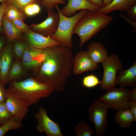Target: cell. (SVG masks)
I'll return each instance as SVG.
<instances>
[{
  "label": "cell",
  "mask_w": 136,
  "mask_h": 136,
  "mask_svg": "<svg viewBox=\"0 0 136 136\" xmlns=\"http://www.w3.org/2000/svg\"><path fill=\"white\" fill-rule=\"evenodd\" d=\"M4 42L3 40L1 38H0V54L2 50L4 48Z\"/></svg>",
  "instance_id": "ab89813d"
},
{
  "label": "cell",
  "mask_w": 136,
  "mask_h": 136,
  "mask_svg": "<svg viewBox=\"0 0 136 136\" xmlns=\"http://www.w3.org/2000/svg\"><path fill=\"white\" fill-rule=\"evenodd\" d=\"M59 21L58 13L53 10L49 11L47 17L38 24H33L30 26L33 31L46 37H50L55 32Z\"/></svg>",
  "instance_id": "8fae6325"
},
{
  "label": "cell",
  "mask_w": 136,
  "mask_h": 136,
  "mask_svg": "<svg viewBox=\"0 0 136 136\" xmlns=\"http://www.w3.org/2000/svg\"><path fill=\"white\" fill-rule=\"evenodd\" d=\"M38 0H10V2L14 4L22 11L24 7L30 3L36 2Z\"/></svg>",
  "instance_id": "4dcf8cb0"
},
{
  "label": "cell",
  "mask_w": 136,
  "mask_h": 136,
  "mask_svg": "<svg viewBox=\"0 0 136 136\" xmlns=\"http://www.w3.org/2000/svg\"><path fill=\"white\" fill-rule=\"evenodd\" d=\"M130 90L125 88L114 87L107 90L99 99L109 108L119 111L129 109Z\"/></svg>",
  "instance_id": "5b68a950"
},
{
  "label": "cell",
  "mask_w": 136,
  "mask_h": 136,
  "mask_svg": "<svg viewBox=\"0 0 136 136\" xmlns=\"http://www.w3.org/2000/svg\"><path fill=\"white\" fill-rule=\"evenodd\" d=\"M8 89L17 95L29 107L48 97L54 91L50 85L35 77L13 81Z\"/></svg>",
  "instance_id": "7a4b0ae2"
},
{
  "label": "cell",
  "mask_w": 136,
  "mask_h": 136,
  "mask_svg": "<svg viewBox=\"0 0 136 136\" xmlns=\"http://www.w3.org/2000/svg\"><path fill=\"white\" fill-rule=\"evenodd\" d=\"M42 4L46 9L49 11L53 10L54 6L58 4H64L65 0H42Z\"/></svg>",
  "instance_id": "f1b7e54d"
},
{
  "label": "cell",
  "mask_w": 136,
  "mask_h": 136,
  "mask_svg": "<svg viewBox=\"0 0 136 136\" xmlns=\"http://www.w3.org/2000/svg\"><path fill=\"white\" fill-rule=\"evenodd\" d=\"M37 121L36 128L41 133H45L47 136H63L60 125L48 116L46 110L40 107L35 114Z\"/></svg>",
  "instance_id": "ba28073f"
},
{
  "label": "cell",
  "mask_w": 136,
  "mask_h": 136,
  "mask_svg": "<svg viewBox=\"0 0 136 136\" xmlns=\"http://www.w3.org/2000/svg\"><path fill=\"white\" fill-rule=\"evenodd\" d=\"M28 46L26 43L22 42L15 43L13 46V51L14 55L17 60L21 59L26 48Z\"/></svg>",
  "instance_id": "4316f807"
},
{
  "label": "cell",
  "mask_w": 136,
  "mask_h": 136,
  "mask_svg": "<svg viewBox=\"0 0 136 136\" xmlns=\"http://www.w3.org/2000/svg\"><path fill=\"white\" fill-rule=\"evenodd\" d=\"M100 8L87 0H69L66 5L60 11L64 16L70 17L78 11L87 10L96 12Z\"/></svg>",
  "instance_id": "9a60e30c"
},
{
  "label": "cell",
  "mask_w": 136,
  "mask_h": 136,
  "mask_svg": "<svg viewBox=\"0 0 136 136\" xmlns=\"http://www.w3.org/2000/svg\"><path fill=\"white\" fill-rule=\"evenodd\" d=\"M130 101H136V87L130 90Z\"/></svg>",
  "instance_id": "74e56055"
},
{
  "label": "cell",
  "mask_w": 136,
  "mask_h": 136,
  "mask_svg": "<svg viewBox=\"0 0 136 136\" xmlns=\"http://www.w3.org/2000/svg\"><path fill=\"white\" fill-rule=\"evenodd\" d=\"M59 16V21L57 29L51 37L61 45L71 49L74 46L72 36L75 26L87 10H81L73 16L67 17L63 15L58 5L55 6Z\"/></svg>",
  "instance_id": "277c9868"
},
{
  "label": "cell",
  "mask_w": 136,
  "mask_h": 136,
  "mask_svg": "<svg viewBox=\"0 0 136 136\" xmlns=\"http://www.w3.org/2000/svg\"><path fill=\"white\" fill-rule=\"evenodd\" d=\"M97 64L91 58L87 51L81 50L74 57L72 73L75 75L94 71L98 67Z\"/></svg>",
  "instance_id": "7c38bea8"
},
{
  "label": "cell",
  "mask_w": 136,
  "mask_h": 136,
  "mask_svg": "<svg viewBox=\"0 0 136 136\" xmlns=\"http://www.w3.org/2000/svg\"><path fill=\"white\" fill-rule=\"evenodd\" d=\"M6 99V90L0 83V103L5 102Z\"/></svg>",
  "instance_id": "e575fe53"
},
{
  "label": "cell",
  "mask_w": 136,
  "mask_h": 136,
  "mask_svg": "<svg viewBox=\"0 0 136 136\" xmlns=\"http://www.w3.org/2000/svg\"><path fill=\"white\" fill-rule=\"evenodd\" d=\"M121 16L123 17L126 21L134 28V31H136V21L131 20L126 17L125 16L122 14H121Z\"/></svg>",
  "instance_id": "d590c367"
},
{
  "label": "cell",
  "mask_w": 136,
  "mask_h": 136,
  "mask_svg": "<svg viewBox=\"0 0 136 136\" xmlns=\"http://www.w3.org/2000/svg\"><path fill=\"white\" fill-rule=\"evenodd\" d=\"M91 58L95 63H101L108 56L107 50L100 42H92L88 46L87 51Z\"/></svg>",
  "instance_id": "e0dca14e"
},
{
  "label": "cell",
  "mask_w": 136,
  "mask_h": 136,
  "mask_svg": "<svg viewBox=\"0 0 136 136\" xmlns=\"http://www.w3.org/2000/svg\"><path fill=\"white\" fill-rule=\"evenodd\" d=\"M6 106L12 116L22 122L27 114L29 107L17 95L6 90Z\"/></svg>",
  "instance_id": "9c48e42d"
},
{
  "label": "cell",
  "mask_w": 136,
  "mask_h": 136,
  "mask_svg": "<svg viewBox=\"0 0 136 136\" xmlns=\"http://www.w3.org/2000/svg\"><path fill=\"white\" fill-rule=\"evenodd\" d=\"M45 59L35 77L50 85L54 91H62L72 73L73 52L62 45L45 48Z\"/></svg>",
  "instance_id": "6da1fadb"
},
{
  "label": "cell",
  "mask_w": 136,
  "mask_h": 136,
  "mask_svg": "<svg viewBox=\"0 0 136 136\" xmlns=\"http://www.w3.org/2000/svg\"><path fill=\"white\" fill-rule=\"evenodd\" d=\"M112 0H103V7H105L109 4Z\"/></svg>",
  "instance_id": "f35d334b"
},
{
  "label": "cell",
  "mask_w": 136,
  "mask_h": 136,
  "mask_svg": "<svg viewBox=\"0 0 136 136\" xmlns=\"http://www.w3.org/2000/svg\"><path fill=\"white\" fill-rule=\"evenodd\" d=\"M113 20V17L107 14L87 10L76 23L73 30V33L78 35L80 39L79 48Z\"/></svg>",
  "instance_id": "3957f363"
},
{
  "label": "cell",
  "mask_w": 136,
  "mask_h": 136,
  "mask_svg": "<svg viewBox=\"0 0 136 136\" xmlns=\"http://www.w3.org/2000/svg\"><path fill=\"white\" fill-rule=\"evenodd\" d=\"M114 120L120 127L124 129L130 127L134 122L133 117L129 109L117 111L115 115Z\"/></svg>",
  "instance_id": "ffe728a7"
},
{
  "label": "cell",
  "mask_w": 136,
  "mask_h": 136,
  "mask_svg": "<svg viewBox=\"0 0 136 136\" xmlns=\"http://www.w3.org/2000/svg\"><path fill=\"white\" fill-rule=\"evenodd\" d=\"M109 109L105 103L99 99L94 101L89 108V119L94 125L97 136L103 135L106 131Z\"/></svg>",
  "instance_id": "52a82bcc"
},
{
  "label": "cell",
  "mask_w": 136,
  "mask_h": 136,
  "mask_svg": "<svg viewBox=\"0 0 136 136\" xmlns=\"http://www.w3.org/2000/svg\"><path fill=\"white\" fill-rule=\"evenodd\" d=\"M45 56V49H37L28 45L21 58V62L25 68L32 70L36 73L40 67Z\"/></svg>",
  "instance_id": "30bf717a"
},
{
  "label": "cell",
  "mask_w": 136,
  "mask_h": 136,
  "mask_svg": "<svg viewBox=\"0 0 136 136\" xmlns=\"http://www.w3.org/2000/svg\"><path fill=\"white\" fill-rule=\"evenodd\" d=\"M74 130L77 136H91L94 133L92 128L84 120L80 121L75 126Z\"/></svg>",
  "instance_id": "cb8c5ba5"
},
{
  "label": "cell",
  "mask_w": 136,
  "mask_h": 136,
  "mask_svg": "<svg viewBox=\"0 0 136 136\" xmlns=\"http://www.w3.org/2000/svg\"><path fill=\"white\" fill-rule=\"evenodd\" d=\"M116 83L117 85L121 87H136V61L128 69L121 70L118 72L116 77Z\"/></svg>",
  "instance_id": "2e32d148"
},
{
  "label": "cell",
  "mask_w": 136,
  "mask_h": 136,
  "mask_svg": "<svg viewBox=\"0 0 136 136\" xmlns=\"http://www.w3.org/2000/svg\"><path fill=\"white\" fill-rule=\"evenodd\" d=\"M23 20L22 19L18 18L11 21L21 32L26 33L30 29L29 27L25 23Z\"/></svg>",
  "instance_id": "f546056e"
},
{
  "label": "cell",
  "mask_w": 136,
  "mask_h": 136,
  "mask_svg": "<svg viewBox=\"0 0 136 136\" xmlns=\"http://www.w3.org/2000/svg\"><path fill=\"white\" fill-rule=\"evenodd\" d=\"M9 2L1 3L0 5V33H4L2 26V21L6 9Z\"/></svg>",
  "instance_id": "1f68e13d"
},
{
  "label": "cell",
  "mask_w": 136,
  "mask_h": 136,
  "mask_svg": "<svg viewBox=\"0 0 136 136\" xmlns=\"http://www.w3.org/2000/svg\"><path fill=\"white\" fill-rule=\"evenodd\" d=\"M4 16L8 20L12 21L15 19H25L24 14L14 4L9 2L5 11Z\"/></svg>",
  "instance_id": "7402d4cb"
},
{
  "label": "cell",
  "mask_w": 136,
  "mask_h": 136,
  "mask_svg": "<svg viewBox=\"0 0 136 136\" xmlns=\"http://www.w3.org/2000/svg\"><path fill=\"white\" fill-rule=\"evenodd\" d=\"M24 67L19 60H17L13 62L9 75V81H15L21 77L24 72Z\"/></svg>",
  "instance_id": "603a6c76"
},
{
  "label": "cell",
  "mask_w": 136,
  "mask_h": 136,
  "mask_svg": "<svg viewBox=\"0 0 136 136\" xmlns=\"http://www.w3.org/2000/svg\"><path fill=\"white\" fill-rule=\"evenodd\" d=\"M100 81L96 75L91 74L84 77L82 80V85L89 89L94 88L100 84Z\"/></svg>",
  "instance_id": "d4e9b609"
},
{
  "label": "cell",
  "mask_w": 136,
  "mask_h": 136,
  "mask_svg": "<svg viewBox=\"0 0 136 136\" xmlns=\"http://www.w3.org/2000/svg\"><path fill=\"white\" fill-rule=\"evenodd\" d=\"M13 55L12 47L10 43L4 48L0 53V83L4 86L10 82L9 75Z\"/></svg>",
  "instance_id": "4fadbf2b"
},
{
  "label": "cell",
  "mask_w": 136,
  "mask_h": 136,
  "mask_svg": "<svg viewBox=\"0 0 136 136\" xmlns=\"http://www.w3.org/2000/svg\"><path fill=\"white\" fill-rule=\"evenodd\" d=\"M129 109L132 115L134 120L136 122V101H130Z\"/></svg>",
  "instance_id": "836d02e7"
},
{
  "label": "cell",
  "mask_w": 136,
  "mask_h": 136,
  "mask_svg": "<svg viewBox=\"0 0 136 136\" xmlns=\"http://www.w3.org/2000/svg\"><path fill=\"white\" fill-rule=\"evenodd\" d=\"M126 11L129 18L136 21V4L129 8Z\"/></svg>",
  "instance_id": "d6a6232c"
},
{
  "label": "cell",
  "mask_w": 136,
  "mask_h": 136,
  "mask_svg": "<svg viewBox=\"0 0 136 136\" xmlns=\"http://www.w3.org/2000/svg\"><path fill=\"white\" fill-rule=\"evenodd\" d=\"M41 8L37 2H34L26 5L23 9L22 11L25 15L31 17L39 14L41 12Z\"/></svg>",
  "instance_id": "484cf974"
},
{
  "label": "cell",
  "mask_w": 136,
  "mask_h": 136,
  "mask_svg": "<svg viewBox=\"0 0 136 136\" xmlns=\"http://www.w3.org/2000/svg\"><path fill=\"white\" fill-rule=\"evenodd\" d=\"M1 125H1H0H0Z\"/></svg>",
  "instance_id": "7bdbcfd3"
},
{
  "label": "cell",
  "mask_w": 136,
  "mask_h": 136,
  "mask_svg": "<svg viewBox=\"0 0 136 136\" xmlns=\"http://www.w3.org/2000/svg\"><path fill=\"white\" fill-rule=\"evenodd\" d=\"M136 4V0H112L107 5L99 8L98 12L107 14L115 10L126 11Z\"/></svg>",
  "instance_id": "ac0fdd59"
},
{
  "label": "cell",
  "mask_w": 136,
  "mask_h": 136,
  "mask_svg": "<svg viewBox=\"0 0 136 136\" xmlns=\"http://www.w3.org/2000/svg\"><path fill=\"white\" fill-rule=\"evenodd\" d=\"M2 26L4 32L9 42H14L21 38V32L11 21L7 19L4 16L2 21Z\"/></svg>",
  "instance_id": "d6986e66"
},
{
  "label": "cell",
  "mask_w": 136,
  "mask_h": 136,
  "mask_svg": "<svg viewBox=\"0 0 136 136\" xmlns=\"http://www.w3.org/2000/svg\"><path fill=\"white\" fill-rule=\"evenodd\" d=\"M1 65L0 54V71H1Z\"/></svg>",
  "instance_id": "b9f144b4"
},
{
  "label": "cell",
  "mask_w": 136,
  "mask_h": 136,
  "mask_svg": "<svg viewBox=\"0 0 136 136\" xmlns=\"http://www.w3.org/2000/svg\"><path fill=\"white\" fill-rule=\"evenodd\" d=\"M12 117L5 102L0 103V124H2Z\"/></svg>",
  "instance_id": "83f0119b"
},
{
  "label": "cell",
  "mask_w": 136,
  "mask_h": 136,
  "mask_svg": "<svg viewBox=\"0 0 136 136\" xmlns=\"http://www.w3.org/2000/svg\"><path fill=\"white\" fill-rule=\"evenodd\" d=\"M22 127V122L12 117L0 126V136H3L9 131L21 128Z\"/></svg>",
  "instance_id": "44dd1931"
},
{
  "label": "cell",
  "mask_w": 136,
  "mask_h": 136,
  "mask_svg": "<svg viewBox=\"0 0 136 136\" xmlns=\"http://www.w3.org/2000/svg\"><path fill=\"white\" fill-rule=\"evenodd\" d=\"M101 63L103 74L100 85L102 89L107 90L115 87L117 73L123 67L122 62L117 55L112 54L108 56Z\"/></svg>",
  "instance_id": "8992f818"
},
{
  "label": "cell",
  "mask_w": 136,
  "mask_h": 136,
  "mask_svg": "<svg viewBox=\"0 0 136 136\" xmlns=\"http://www.w3.org/2000/svg\"><path fill=\"white\" fill-rule=\"evenodd\" d=\"M10 0H0V2L1 3L6 2H10Z\"/></svg>",
  "instance_id": "60d3db41"
},
{
  "label": "cell",
  "mask_w": 136,
  "mask_h": 136,
  "mask_svg": "<svg viewBox=\"0 0 136 136\" xmlns=\"http://www.w3.org/2000/svg\"><path fill=\"white\" fill-rule=\"evenodd\" d=\"M0 125H1V124H0Z\"/></svg>",
  "instance_id": "ee69618b"
},
{
  "label": "cell",
  "mask_w": 136,
  "mask_h": 136,
  "mask_svg": "<svg viewBox=\"0 0 136 136\" xmlns=\"http://www.w3.org/2000/svg\"><path fill=\"white\" fill-rule=\"evenodd\" d=\"M93 5L100 8L103 7V0H87Z\"/></svg>",
  "instance_id": "8d00e7d4"
},
{
  "label": "cell",
  "mask_w": 136,
  "mask_h": 136,
  "mask_svg": "<svg viewBox=\"0 0 136 136\" xmlns=\"http://www.w3.org/2000/svg\"><path fill=\"white\" fill-rule=\"evenodd\" d=\"M29 45L32 47L43 49L55 46L61 45L50 37H46L30 30L26 32Z\"/></svg>",
  "instance_id": "5bb4252c"
}]
</instances>
